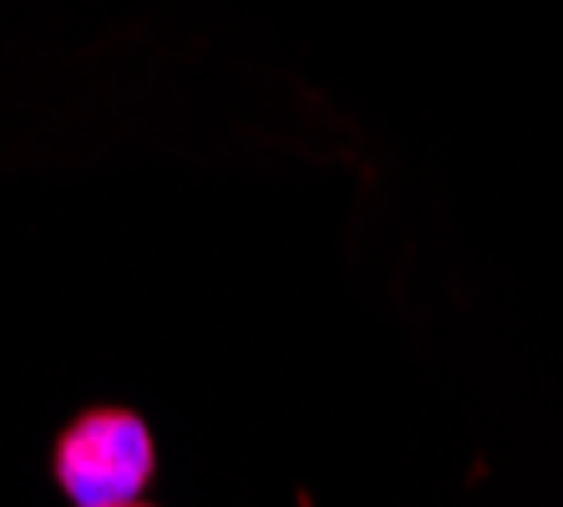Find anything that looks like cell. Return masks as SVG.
Masks as SVG:
<instances>
[{"instance_id": "6da1fadb", "label": "cell", "mask_w": 563, "mask_h": 507, "mask_svg": "<svg viewBox=\"0 0 563 507\" xmlns=\"http://www.w3.org/2000/svg\"><path fill=\"white\" fill-rule=\"evenodd\" d=\"M153 472V437L132 411H92L62 437L56 477L77 507H128Z\"/></svg>"}, {"instance_id": "7a4b0ae2", "label": "cell", "mask_w": 563, "mask_h": 507, "mask_svg": "<svg viewBox=\"0 0 563 507\" xmlns=\"http://www.w3.org/2000/svg\"><path fill=\"white\" fill-rule=\"evenodd\" d=\"M128 507H137V503H128Z\"/></svg>"}]
</instances>
